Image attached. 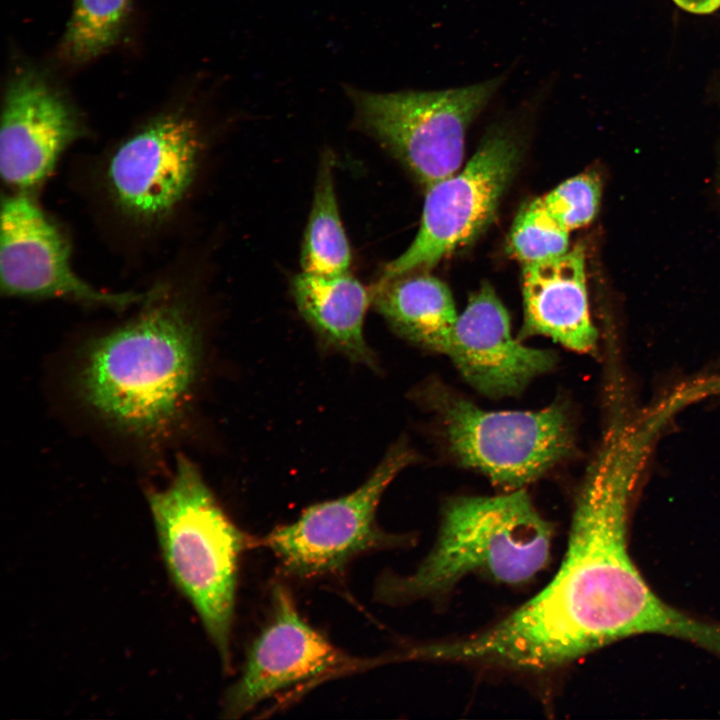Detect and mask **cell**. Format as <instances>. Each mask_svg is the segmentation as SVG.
<instances>
[{"label": "cell", "instance_id": "cell-1", "mask_svg": "<svg viewBox=\"0 0 720 720\" xmlns=\"http://www.w3.org/2000/svg\"><path fill=\"white\" fill-rule=\"evenodd\" d=\"M636 486L620 467H590L576 499L565 557L547 586L481 632L413 647V658L539 671L617 641L616 585L629 554Z\"/></svg>", "mask_w": 720, "mask_h": 720}, {"label": "cell", "instance_id": "cell-2", "mask_svg": "<svg viewBox=\"0 0 720 720\" xmlns=\"http://www.w3.org/2000/svg\"><path fill=\"white\" fill-rule=\"evenodd\" d=\"M150 301L135 319L96 339L79 373L88 405L113 424L152 437L176 422L199 366L196 329L176 303Z\"/></svg>", "mask_w": 720, "mask_h": 720}, {"label": "cell", "instance_id": "cell-3", "mask_svg": "<svg viewBox=\"0 0 720 720\" xmlns=\"http://www.w3.org/2000/svg\"><path fill=\"white\" fill-rule=\"evenodd\" d=\"M552 538L551 524L522 489L453 499L431 551L408 575L380 576L374 598L386 605L432 598L470 574L505 584L529 581L547 565Z\"/></svg>", "mask_w": 720, "mask_h": 720}, {"label": "cell", "instance_id": "cell-4", "mask_svg": "<svg viewBox=\"0 0 720 720\" xmlns=\"http://www.w3.org/2000/svg\"><path fill=\"white\" fill-rule=\"evenodd\" d=\"M147 500L168 574L228 670L239 559L262 539L234 524L184 456L169 484L150 490Z\"/></svg>", "mask_w": 720, "mask_h": 720}, {"label": "cell", "instance_id": "cell-5", "mask_svg": "<svg viewBox=\"0 0 720 720\" xmlns=\"http://www.w3.org/2000/svg\"><path fill=\"white\" fill-rule=\"evenodd\" d=\"M426 395L453 455L507 491L536 480L572 450L570 421L560 405L492 412L440 384H431Z\"/></svg>", "mask_w": 720, "mask_h": 720}, {"label": "cell", "instance_id": "cell-6", "mask_svg": "<svg viewBox=\"0 0 720 720\" xmlns=\"http://www.w3.org/2000/svg\"><path fill=\"white\" fill-rule=\"evenodd\" d=\"M505 81L500 75L442 91L371 93L349 88L360 127L428 188L456 173L468 127Z\"/></svg>", "mask_w": 720, "mask_h": 720}, {"label": "cell", "instance_id": "cell-7", "mask_svg": "<svg viewBox=\"0 0 720 720\" xmlns=\"http://www.w3.org/2000/svg\"><path fill=\"white\" fill-rule=\"evenodd\" d=\"M415 456L404 443H397L357 489L311 505L294 522L273 529L262 545L273 552L286 575L315 579L342 573L362 554L407 544L406 536L378 526L376 512L384 491Z\"/></svg>", "mask_w": 720, "mask_h": 720}, {"label": "cell", "instance_id": "cell-8", "mask_svg": "<svg viewBox=\"0 0 720 720\" xmlns=\"http://www.w3.org/2000/svg\"><path fill=\"white\" fill-rule=\"evenodd\" d=\"M519 144L494 129L461 171L426 188L421 223L410 246L380 278L423 271L474 239L493 218L519 160Z\"/></svg>", "mask_w": 720, "mask_h": 720}, {"label": "cell", "instance_id": "cell-9", "mask_svg": "<svg viewBox=\"0 0 720 720\" xmlns=\"http://www.w3.org/2000/svg\"><path fill=\"white\" fill-rule=\"evenodd\" d=\"M270 619L253 641L239 678L227 690L223 714L239 718L281 690L369 666L313 628L299 613L291 593L272 590Z\"/></svg>", "mask_w": 720, "mask_h": 720}, {"label": "cell", "instance_id": "cell-10", "mask_svg": "<svg viewBox=\"0 0 720 720\" xmlns=\"http://www.w3.org/2000/svg\"><path fill=\"white\" fill-rule=\"evenodd\" d=\"M0 276L2 291L10 296L62 297L114 308L158 297L156 291L102 292L78 278L70 267L69 246L62 233L24 194L2 201Z\"/></svg>", "mask_w": 720, "mask_h": 720}, {"label": "cell", "instance_id": "cell-11", "mask_svg": "<svg viewBox=\"0 0 720 720\" xmlns=\"http://www.w3.org/2000/svg\"><path fill=\"white\" fill-rule=\"evenodd\" d=\"M200 141L194 121L182 113L158 117L120 145L107 178L128 214L158 220L182 199L193 179Z\"/></svg>", "mask_w": 720, "mask_h": 720}, {"label": "cell", "instance_id": "cell-12", "mask_svg": "<svg viewBox=\"0 0 720 720\" xmlns=\"http://www.w3.org/2000/svg\"><path fill=\"white\" fill-rule=\"evenodd\" d=\"M81 130L72 106L40 73L26 68L16 72L6 90L1 118L3 180L21 189L39 184Z\"/></svg>", "mask_w": 720, "mask_h": 720}, {"label": "cell", "instance_id": "cell-13", "mask_svg": "<svg viewBox=\"0 0 720 720\" xmlns=\"http://www.w3.org/2000/svg\"><path fill=\"white\" fill-rule=\"evenodd\" d=\"M445 354L474 388L490 396L519 392L556 361L550 351L527 347L512 336L507 310L488 284L458 315Z\"/></svg>", "mask_w": 720, "mask_h": 720}, {"label": "cell", "instance_id": "cell-14", "mask_svg": "<svg viewBox=\"0 0 720 720\" xmlns=\"http://www.w3.org/2000/svg\"><path fill=\"white\" fill-rule=\"evenodd\" d=\"M524 324L521 338L547 336L577 352H591L597 331L591 321L580 246L565 254L523 267Z\"/></svg>", "mask_w": 720, "mask_h": 720}, {"label": "cell", "instance_id": "cell-15", "mask_svg": "<svg viewBox=\"0 0 720 720\" xmlns=\"http://www.w3.org/2000/svg\"><path fill=\"white\" fill-rule=\"evenodd\" d=\"M291 292L299 312L325 344L355 362L376 367L364 337L371 290L350 271L335 275L301 271L291 281Z\"/></svg>", "mask_w": 720, "mask_h": 720}, {"label": "cell", "instance_id": "cell-16", "mask_svg": "<svg viewBox=\"0 0 720 720\" xmlns=\"http://www.w3.org/2000/svg\"><path fill=\"white\" fill-rule=\"evenodd\" d=\"M370 290L371 305L398 334L426 349L446 352L458 315L442 281L415 271L380 278Z\"/></svg>", "mask_w": 720, "mask_h": 720}, {"label": "cell", "instance_id": "cell-17", "mask_svg": "<svg viewBox=\"0 0 720 720\" xmlns=\"http://www.w3.org/2000/svg\"><path fill=\"white\" fill-rule=\"evenodd\" d=\"M302 271L335 275L350 271L351 251L340 218L334 184V157L322 155L301 248Z\"/></svg>", "mask_w": 720, "mask_h": 720}, {"label": "cell", "instance_id": "cell-18", "mask_svg": "<svg viewBox=\"0 0 720 720\" xmlns=\"http://www.w3.org/2000/svg\"><path fill=\"white\" fill-rule=\"evenodd\" d=\"M132 0H74L60 45V56L83 64L116 44L125 27Z\"/></svg>", "mask_w": 720, "mask_h": 720}, {"label": "cell", "instance_id": "cell-19", "mask_svg": "<svg viewBox=\"0 0 720 720\" xmlns=\"http://www.w3.org/2000/svg\"><path fill=\"white\" fill-rule=\"evenodd\" d=\"M569 231L547 211L540 198L517 215L509 235V249L524 265L557 258L568 251Z\"/></svg>", "mask_w": 720, "mask_h": 720}, {"label": "cell", "instance_id": "cell-20", "mask_svg": "<svg viewBox=\"0 0 720 720\" xmlns=\"http://www.w3.org/2000/svg\"><path fill=\"white\" fill-rule=\"evenodd\" d=\"M540 200L552 217L570 232L595 217L600 183L592 174H581L564 181Z\"/></svg>", "mask_w": 720, "mask_h": 720}, {"label": "cell", "instance_id": "cell-21", "mask_svg": "<svg viewBox=\"0 0 720 720\" xmlns=\"http://www.w3.org/2000/svg\"><path fill=\"white\" fill-rule=\"evenodd\" d=\"M680 8L694 14H709L720 7V0H673Z\"/></svg>", "mask_w": 720, "mask_h": 720}]
</instances>
